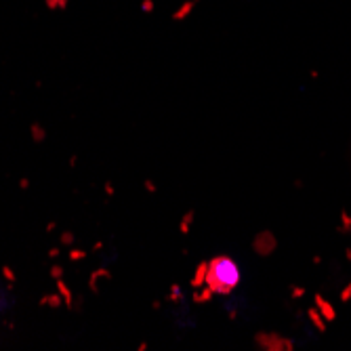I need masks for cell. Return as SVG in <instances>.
I'll return each instance as SVG.
<instances>
[{"instance_id":"obj_2","label":"cell","mask_w":351,"mask_h":351,"mask_svg":"<svg viewBox=\"0 0 351 351\" xmlns=\"http://www.w3.org/2000/svg\"><path fill=\"white\" fill-rule=\"evenodd\" d=\"M255 345L259 349H267V351H292L294 349V341L288 336H284L280 332H257L255 334Z\"/></svg>"},{"instance_id":"obj_11","label":"cell","mask_w":351,"mask_h":351,"mask_svg":"<svg viewBox=\"0 0 351 351\" xmlns=\"http://www.w3.org/2000/svg\"><path fill=\"white\" fill-rule=\"evenodd\" d=\"M166 297H168V301H172V303H179V301H181V288L177 286V284H172Z\"/></svg>"},{"instance_id":"obj_18","label":"cell","mask_w":351,"mask_h":351,"mask_svg":"<svg viewBox=\"0 0 351 351\" xmlns=\"http://www.w3.org/2000/svg\"><path fill=\"white\" fill-rule=\"evenodd\" d=\"M32 133H34V137L40 141V139H45V130H42L38 124H34V126H32Z\"/></svg>"},{"instance_id":"obj_15","label":"cell","mask_w":351,"mask_h":351,"mask_svg":"<svg viewBox=\"0 0 351 351\" xmlns=\"http://www.w3.org/2000/svg\"><path fill=\"white\" fill-rule=\"evenodd\" d=\"M61 242L68 244V246H72V244H74V234H72V232H63V234H61Z\"/></svg>"},{"instance_id":"obj_14","label":"cell","mask_w":351,"mask_h":351,"mask_svg":"<svg viewBox=\"0 0 351 351\" xmlns=\"http://www.w3.org/2000/svg\"><path fill=\"white\" fill-rule=\"evenodd\" d=\"M341 301H343V303H349V301H351V282L343 288V292H341Z\"/></svg>"},{"instance_id":"obj_20","label":"cell","mask_w":351,"mask_h":351,"mask_svg":"<svg viewBox=\"0 0 351 351\" xmlns=\"http://www.w3.org/2000/svg\"><path fill=\"white\" fill-rule=\"evenodd\" d=\"M3 273L7 276V280H9V282H15V276H13V271H11L9 267H3Z\"/></svg>"},{"instance_id":"obj_17","label":"cell","mask_w":351,"mask_h":351,"mask_svg":"<svg viewBox=\"0 0 351 351\" xmlns=\"http://www.w3.org/2000/svg\"><path fill=\"white\" fill-rule=\"evenodd\" d=\"M51 276H53L55 280H59V278H63V269H61L59 265H53V267H51Z\"/></svg>"},{"instance_id":"obj_3","label":"cell","mask_w":351,"mask_h":351,"mask_svg":"<svg viewBox=\"0 0 351 351\" xmlns=\"http://www.w3.org/2000/svg\"><path fill=\"white\" fill-rule=\"evenodd\" d=\"M276 246H278V240L269 229H263V232H259L255 238H252V250H255L259 257L271 255V252L276 250Z\"/></svg>"},{"instance_id":"obj_5","label":"cell","mask_w":351,"mask_h":351,"mask_svg":"<svg viewBox=\"0 0 351 351\" xmlns=\"http://www.w3.org/2000/svg\"><path fill=\"white\" fill-rule=\"evenodd\" d=\"M206 271H208V261H200L198 267L194 271V278H192V288H202L206 284Z\"/></svg>"},{"instance_id":"obj_6","label":"cell","mask_w":351,"mask_h":351,"mask_svg":"<svg viewBox=\"0 0 351 351\" xmlns=\"http://www.w3.org/2000/svg\"><path fill=\"white\" fill-rule=\"evenodd\" d=\"M307 317H309L311 320V324H313V328L317 332H326V317L317 311V307H309V309H307Z\"/></svg>"},{"instance_id":"obj_19","label":"cell","mask_w":351,"mask_h":351,"mask_svg":"<svg viewBox=\"0 0 351 351\" xmlns=\"http://www.w3.org/2000/svg\"><path fill=\"white\" fill-rule=\"evenodd\" d=\"M143 185H145V190H147V192H151V194H156V190H158V188H156V183L149 181V179H145V183H143Z\"/></svg>"},{"instance_id":"obj_21","label":"cell","mask_w":351,"mask_h":351,"mask_svg":"<svg viewBox=\"0 0 351 351\" xmlns=\"http://www.w3.org/2000/svg\"><path fill=\"white\" fill-rule=\"evenodd\" d=\"M105 192H107L109 196H112V194H114V188H112V185H109V183H107V185H105Z\"/></svg>"},{"instance_id":"obj_22","label":"cell","mask_w":351,"mask_h":351,"mask_svg":"<svg viewBox=\"0 0 351 351\" xmlns=\"http://www.w3.org/2000/svg\"><path fill=\"white\" fill-rule=\"evenodd\" d=\"M345 257L351 261V248H347V250H345Z\"/></svg>"},{"instance_id":"obj_1","label":"cell","mask_w":351,"mask_h":351,"mask_svg":"<svg viewBox=\"0 0 351 351\" xmlns=\"http://www.w3.org/2000/svg\"><path fill=\"white\" fill-rule=\"evenodd\" d=\"M240 280H242V273H240L238 263L227 257V255H217L208 261V271H206V286H211L215 294H232Z\"/></svg>"},{"instance_id":"obj_4","label":"cell","mask_w":351,"mask_h":351,"mask_svg":"<svg viewBox=\"0 0 351 351\" xmlns=\"http://www.w3.org/2000/svg\"><path fill=\"white\" fill-rule=\"evenodd\" d=\"M313 305L317 307V311L326 317V322H334L336 320V311H334L332 303H328L322 294H315V297H313Z\"/></svg>"},{"instance_id":"obj_16","label":"cell","mask_w":351,"mask_h":351,"mask_svg":"<svg viewBox=\"0 0 351 351\" xmlns=\"http://www.w3.org/2000/svg\"><path fill=\"white\" fill-rule=\"evenodd\" d=\"M84 257H86L84 250H76V248H74V250L70 252V259H72V261H78V259H84Z\"/></svg>"},{"instance_id":"obj_12","label":"cell","mask_w":351,"mask_h":351,"mask_svg":"<svg viewBox=\"0 0 351 351\" xmlns=\"http://www.w3.org/2000/svg\"><path fill=\"white\" fill-rule=\"evenodd\" d=\"M341 232H351V217L347 211L341 213Z\"/></svg>"},{"instance_id":"obj_7","label":"cell","mask_w":351,"mask_h":351,"mask_svg":"<svg viewBox=\"0 0 351 351\" xmlns=\"http://www.w3.org/2000/svg\"><path fill=\"white\" fill-rule=\"evenodd\" d=\"M215 297V292H213V288L211 286H204L202 288H194V297H192V301L196 303V305H202V303H208Z\"/></svg>"},{"instance_id":"obj_8","label":"cell","mask_w":351,"mask_h":351,"mask_svg":"<svg viewBox=\"0 0 351 351\" xmlns=\"http://www.w3.org/2000/svg\"><path fill=\"white\" fill-rule=\"evenodd\" d=\"M57 288H59V294H61V297H63V301H65V305H72V290L68 288V286H65V282H63V278H59L57 280Z\"/></svg>"},{"instance_id":"obj_13","label":"cell","mask_w":351,"mask_h":351,"mask_svg":"<svg viewBox=\"0 0 351 351\" xmlns=\"http://www.w3.org/2000/svg\"><path fill=\"white\" fill-rule=\"evenodd\" d=\"M290 297L292 299H303L305 297V288L303 286H292L290 288Z\"/></svg>"},{"instance_id":"obj_10","label":"cell","mask_w":351,"mask_h":351,"mask_svg":"<svg viewBox=\"0 0 351 351\" xmlns=\"http://www.w3.org/2000/svg\"><path fill=\"white\" fill-rule=\"evenodd\" d=\"M40 303H42V305H47V303H49L51 307H59V305L63 303V297H61V294H47V297L42 299Z\"/></svg>"},{"instance_id":"obj_9","label":"cell","mask_w":351,"mask_h":351,"mask_svg":"<svg viewBox=\"0 0 351 351\" xmlns=\"http://www.w3.org/2000/svg\"><path fill=\"white\" fill-rule=\"evenodd\" d=\"M192 221H194V211H188V213H185V217H183V221L179 223V232H181L183 236H188V234H190Z\"/></svg>"}]
</instances>
